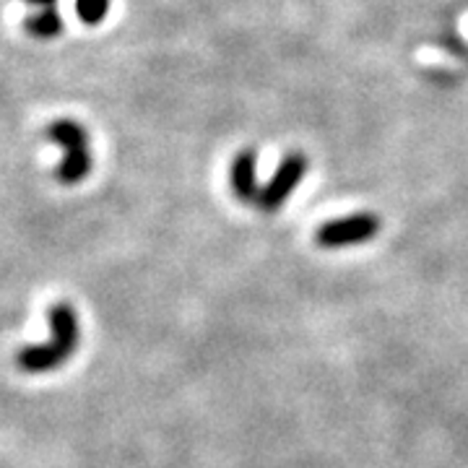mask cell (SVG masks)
I'll return each instance as SVG.
<instances>
[{"instance_id": "cell-1", "label": "cell", "mask_w": 468, "mask_h": 468, "mask_svg": "<svg viewBox=\"0 0 468 468\" xmlns=\"http://www.w3.org/2000/svg\"><path fill=\"white\" fill-rule=\"evenodd\" d=\"M48 320H50L52 334L50 341L18 351V369H24L29 375H39V372L60 367L68 356L79 349V315L70 304H66V302L52 304Z\"/></svg>"}, {"instance_id": "cell-2", "label": "cell", "mask_w": 468, "mask_h": 468, "mask_svg": "<svg viewBox=\"0 0 468 468\" xmlns=\"http://www.w3.org/2000/svg\"><path fill=\"white\" fill-rule=\"evenodd\" d=\"M48 135H50V141L60 144V149H63L58 180L66 185L81 183L91 172V154H89V138H86L84 128L73 120H58L50 125Z\"/></svg>"}, {"instance_id": "cell-3", "label": "cell", "mask_w": 468, "mask_h": 468, "mask_svg": "<svg viewBox=\"0 0 468 468\" xmlns=\"http://www.w3.org/2000/svg\"><path fill=\"white\" fill-rule=\"evenodd\" d=\"M380 232V218L369 211H359L351 217L334 218L318 227L315 232V242L325 250H341V248H351V245H362L375 239Z\"/></svg>"}, {"instance_id": "cell-4", "label": "cell", "mask_w": 468, "mask_h": 468, "mask_svg": "<svg viewBox=\"0 0 468 468\" xmlns=\"http://www.w3.org/2000/svg\"><path fill=\"white\" fill-rule=\"evenodd\" d=\"M304 175H307V156L300 154V151H289L284 159L279 162V167L273 172V177L268 180L266 187H261V196H258L255 206L263 214L282 211V206L292 198L294 187L304 180Z\"/></svg>"}, {"instance_id": "cell-5", "label": "cell", "mask_w": 468, "mask_h": 468, "mask_svg": "<svg viewBox=\"0 0 468 468\" xmlns=\"http://www.w3.org/2000/svg\"><path fill=\"white\" fill-rule=\"evenodd\" d=\"M229 185L237 201L258 203L261 187H258V154L255 149H242L232 159L229 167Z\"/></svg>"}, {"instance_id": "cell-6", "label": "cell", "mask_w": 468, "mask_h": 468, "mask_svg": "<svg viewBox=\"0 0 468 468\" xmlns=\"http://www.w3.org/2000/svg\"><path fill=\"white\" fill-rule=\"evenodd\" d=\"M27 29L39 39H50L63 32V18L58 11H37L34 16L27 18Z\"/></svg>"}, {"instance_id": "cell-7", "label": "cell", "mask_w": 468, "mask_h": 468, "mask_svg": "<svg viewBox=\"0 0 468 468\" xmlns=\"http://www.w3.org/2000/svg\"><path fill=\"white\" fill-rule=\"evenodd\" d=\"M107 11H110V0H76V14L89 27L100 24L107 16Z\"/></svg>"}]
</instances>
